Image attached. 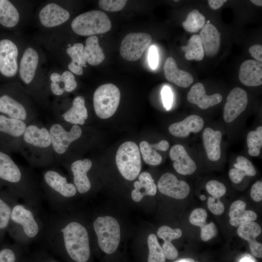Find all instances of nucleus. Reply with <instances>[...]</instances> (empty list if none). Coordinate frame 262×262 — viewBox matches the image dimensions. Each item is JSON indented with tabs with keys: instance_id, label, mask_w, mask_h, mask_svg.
<instances>
[{
	"instance_id": "1",
	"label": "nucleus",
	"mask_w": 262,
	"mask_h": 262,
	"mask_svg": "<svg viewBox=\"0 0 262 262\" xmlns=\"http://www.w3.org/2000/svg\"><path fill=\"white\" fill-rule=\"evenodd\" d=\"M44 222L42 236L46 246L54 254L68 262H89V235L83 224L65 211L55 212Z\"/></svg>"
},
{
	"instance_id": "2",
	"label": "nucleus",
	"mask_w": 262,
	"mask_h": 262,
	"mask_svg": "<svg viewBox=\"0 0 262 262\" xmlns=\"http://www.w3.org/2000/svg\"><path fill=\"white\" fill-rule=\"evenodd\" d=\"M0 179L11 185L15 195L35 209L40 205L42 195L33 176L20 167L6 153L0 151Z\"/></svg>"
},
{
	"instance_id": "3",
	"label": "nucleus",
	"mask_w": 262,
	"mask_h": 262,
	"mask_svg": "<svg viewBox=\"0 0 262 262\" xmlns=\"http://www.w3.org/2000/svg\"><path fill=\"white\" fill-rule=\"evenodd\" d=\"M35 209L25 203H16L12 209L9 223L11 233L17 244L22 246L42 236L44 222Z\"/></svg>"
},
{
	"instance_id": "4",
	"label": "nucleus",
	"mask_w": 262,
	"mask_h": 262,
	"mask_svg": "<svg viewBox=\"0 0 262 262\" xmlns=\"http://www.w3.org/2000/svg\"><path fill=\"white\" fill-rule=\"evenodd\" d=\"M43 187L46 198L55 212L66 210L68 200L76 196L77 190L58 171L50 169L43 174Z\"/></svg>"
},
{
	"instance_id": "5",
	"label": "nucleus",
	"mask_w": 262,
	"mask_h": 262,
	"mask_svg": "<svg viewBox=\"0 0 262 262\" xmlns=\"http://www.w3.org/2000/svg\"><path fill=\"white\" fill-rule=\"evenodd\" d=\"M71 27L78 35L84 36H94L109 31L111 22L103 12L99 10L88 11L77 16L72 20Z\"/></svg>"
},
{
	"instance_id": "6",
	"label": "nucleus",
	"mask_w": 262,
	"mask_h": 262,
	"mask_svg": "<svg viewBox=\"0 0 262 262\" xmlns=\"http://www.w3.org/2000/svg\"><path fill=\"white\" fill-rule=\"evenodd\" d=\"M93 226L100 248L108 254L114 253L118 246L120 238L118 221L112 216H99L94 221Z\"/></svg>"
},
{
	"instance_id": "7",
	"label": "nucleus",
	"mask_w": 262,
	"mask_h": 262,
	"mask_svg": "<svg viewBox=\"0 0 262 262\" xmlns=\"http://www.w3.org/2000/svg\"><path fill=\"white\" fill-rule=\"evenodd\" d=\"M118 169L128 180H134L141 169V160L138 147L133 142L127 141L118 147L115 156Z\"/></svg>"
},
{
	"instance_id": "8",
	"label": "nucleus",
	"mask_w": 262,
	"mask_h": 262,
	"mask_svg": "<svg viewBox=\"0 0 262 262\" xmlns=\"http://www.w3.org/2000/svg\"><path fill=\"white\" fill-rule=\"evenodd\" d=\"M120 98L118 88L112 83L99 86L93 96L94 108L96 115L100 118L106 119L116 112Z\"/></svg>"
},
{
	"instance_id": "9",
	"label": "nucleus",
	"mask_w": 262,
	"mask_h": 262,
	"mask_svg": "<svg viewBox=\"0 0 262 262\" xmlns=\"http://www.w3.org/2000/svg\"><path fill=\"white\" fill-rule=\"evenodd\" d=\"M21 142L33 154L43 153L52 149L49 130L45 127H39L33 123L27 125Z\"/></svg>"
},
{
	"instance_id": "10",
	"label": "nucleus",
	"mask_w": 262,
	"mask_h": 262,
	"mask_svg": "<svg viewBox=\"0 0 262 262\" xmlns=\"http://www.w3.org/2000/svg\"><path fill=\"white\" fill-rule=\"evenodd\" d=\"M151 40V36L147 33H130L123 38L121 43L120 55L126 60L136 61L141 57Z\"/></svg>"
},
{
	"instance_id": "11",
	"label": "nucleus",
	"mask_w": 262,
	"mask_h": 262,
	"mask_svg": "<svg viewBox=\"0 0 262 262\" xmlns=\"http://www.w3.org/2000/svg\"><path fill=\"white\" fill-rule=\"evenodd\" d=\"M52 147L59 155L66 153L70 145L82 135V130L78 125H73L69 131H66L59 123H54L50 127Z\"/></svg>"
},
{
	"instance_id": "12",
	"label": "nucleus",
	"mask_w": 262,
	"mask_h": 262,
	"mask_svg": "<svg viewBox=\"0 0 262 262\" xmlns=\"http://www.w3.org/2000/svg\"><path fill=\"white\" fill-rule=\"evenodd\" d=\"M18 49L12 40H0V73L8 78L14 77L18 70Z\"/></svg>"
},
{
	"instance_id": "13",
	"label": "nucleus",
	"mask_w": 262,
	"mask_h": 262,
	"mask_svg": "<svg viewBox=\"0 0 262 262\" xmlns=\"http://www.w3.org/2000/svg\"><path fill=\"white\" fill-rule=\"evenodd\" d=\"M159 191L173 198L182 199L189 194L190 189L187 182L179 180L171 173H165L160 178L157 184Z\"/></svg>"
},
{
	"instance_id": "14",
	"label": "nucleus",
	"mask_w": 262,
	"mask_h": 262,
	"mask_svg": "<svg viewBox=\"0 0 262 262\" xmlns=\"http://www.w3.org/2000/svg\"><path fill=\"white\" fill-rule=\"evenodd\" d=\"M248 97L246 92L240 87L234 88L229 94L225 103L223 117L225 122L234 120L247 106Z\"/></svg>"
},
{
	"instance_id": "15",
	"label": "nucleus",
	"mask_w": 262,
	"mask_h": 262,
	"mask_svg": "<svg viewBox=\"0 0 262 262\" xmlns=\"http://www.w3.org/2000/svg\"><path fill=\"white\" fill-rule=\"evenodd\" d=\"M38 17L43 26L51 28L60 26L67 21L70 18V14L61 5L50 2L40 10Z\"/></svg>"
},
{
	"instance_id": "16",
	"label": "nucleus",
	"mask_w": 262,
	"mask_h": 262,
	"mask_svg": "<svg viewBox=\"0 0 262 262\" xmlns=\"http://www.w3.org/2000/svg\"><path fill=\"white\" fill-rule=\"evenodd\" d=\"M92 166V161L88 158L75 161L70 165L73 184L80 194H85L91 188V183L87 174Z\"/></svg>"
},
{
	"instance_id": "17",
	"label": "nucleus",
	"mask_w": 262,
	"mask_h": 262,
	"mask_svg": "<svg viewBox=\"0 0 262 262\" xmlns=\"http://www.w3.org/2000/svg\"><path fill=\"white\" fill-rule=\"evenodd\" d=\"M39 61V56L36 49L32 47L26 49L18 66L19 76L25 84H30L33 81Z\"/></svg>"
},
{
	"instance_id": "18",
	"label": "nucleus",
	"mask_w": 262,
	"mask_h": 262,
	"mask_svg": "<svg viewBox=\"0 0 262 262\" xmlns=\"http://www.w3.org/2000/svg\"><path fill=\"white\" fill-rule=\"evenodd\" d=\"M0 113L10 118L28 123L32 119L26 106L20 101L8 95L0 97Z\"/></svg>"
},
{
	"instance_id": "19",
	"label": "nucleus",
	"mask_w": 262,
	"mask_h": 262,
	"mask_svg": "<svg viewBox=\"0 0 262 262\" xmlns=\"http://www.w3.org/2000/svg\"><path fill=\"white\" fill-rule=\"evenodd\" d=\"M169 155L174 161L173 167L180 174L187 175L193 174L196 169V165L181 145H174L170 149Z\"/></svg>"
},
{
	"instance_id": "20",
	"label": "nucleus",
	"mask_w": 262,
	"mask_h": 262,
	"mask_svg": "<svg viewBox=\"0 0 262 262\" xmlns=\"http://www.w3.org/2000/svg\"><path fill=\"white\" fill-rule=\"evenodd\" d=\"M187 98L190 103L196 105L202 110H206L219 103L222 100V96L218 93L207 95L204 85L197 82L191 88Z\"/></svg>"
},
{
	"instance_id": "21",
	"label": "nucleus",
	"mask_w": 262,
	"mask_h": 262,
	"mask_svg": "<svg viewBox=\"0 0 262 262\" xmlns=\"http://www.w3.org/2000/svg\"><path fill=\"white\" fill-rule=\"evenodd\" d=\"M239 78L247 86H258L262 84V64L254 60H247L241 65Z\"/></svg>"
},
{
	"instance_id": "22",
	"label": "nucleus",
	"mask_w": 262,
	"mask_h": 262,
	"mask_svg": "<svg viewBox=\"0 0 262 262\" xmlns=\"http://www.w3.org/2000/svg\"><path fill=\"white\" fill-rule=\"evenodd\" d=\"M203 119L196 115L188 116L183 120L170 125L168 130L169 132L177 137H186L191 132L197 133L204 126Z\"/></svg>"
},
{
	"instance_id": "23",
	"label": "nucleus",
	"mask_w": 262,
	"mask_h": 262,
	"mask_svg": "<svg viewBox=\"0 0 262 262\" xmlns=\"http://www.w3.org/2000/svg\"><path fill=\"white\" fill-rule=\"evenodd\" d=\"M199 36L204 54L208 57L216 55L220 49L221 33L212 24L206 23L201 29Z\"/></svg>"
},
{
	"instance_id": "24",
	"label": "nucleus",
	"mask_w": 262,
	"mask_h": 262,
	"mask_svg": "<svg viewBox=\"0 0 262 262\" xmlns=\"http://www.w3.org/2000/svg\"><path fill=\"white\" fill-rule=\"evenodd\" d=\"M164 69L165 78L180 87H188L194 81L192 75L188 72L180 69L175 60L171 57L166 60Z\"/></svg>"
},
{
	"instance_id": "25",
	"label": "nucleus",
	"mask_w": 262,
	"mask_h": 262,
	"mask_svg": "<svg viewBox=\"0 0 262 262\" xmlns=\"http://www.w3.org/2000/svg\"><path fill=\"white\" fill-rule=\"evenodd\" d=\"M50 90L55 96H60L64 92H71L74 90L77 83L72 73L69 71H65L60 74L53 72L50 76Z\"/></svg>"
},
{
	"instance_id": "26",
	"label": "nucleus",
	"mask_w": 262,
	"mask_h": 262,
	"mask_svg": "<svg viewBox=\"0 0 262 262\" xmlns=\"http://www.w3.org/2000/svg\"><path fill=\"white\" fill-rule=\"evenodd\" d=\"M157 236L164 241L162 248L165 259L170 260L176 259L179 253L177 249L172 244L173 240L180 238L182 234V230L179 228L173 229L167 226L160 227L157 232Z\"/></svg>"
},
{
	"instance_id": "27",
	"label": "nucleus",
	"mask_w": 262,
	"mask_h": 262,
	"mask_svg": "<svg viewBox=\"0 0 262 262\" xmlns=\"http://www.w3.org/2000/svg\"><path fill=\"white\" fill-rule=\"evenodd\" d=\"M222 132L206 128L203 131L202 139L208 159L212 161H218L221 157Z\"/></svg>"
},
{
	"instance_id": "28",
	"label": "nucleus",
	"mask_w": 262,
	"mask_h": 262,
	"mask_svg": "<svg viewBox=\"0 0 262 262\" xmlns=\"http://www.w3.org/2000/svg\"><path fill=\"white\" fill-rule=\"evenodd\" d=\"M246 202L240 200H236L231 204L229 213L230 217L229 222L231 226L236 227L256 220V213L251 210H246Z\"/></svg>"
},
{
	"instance_id": "29",
	"label": "nucleus",
	"mask_w": 262,
	"mask_h": 262,
	"mask_svg": "<svg viewBox=\"0 0 262 262\" xmlns=\"http://www.w3.org/2000/svg\"><path fill=\"white\" fill-rule=\"evenodd\" d=\"M134 189L131 193V198L135 202H139L145 196H155L157 186L151 175L147 172H143L139 176V181L134 182Z\"/></svg>"
},
{
	"instance_id": "30",
	"label": "nucleus",
	"mask_w": 262,
	"mask_h": 262,
	"mask_svg": "<svg viewBox=\"0 0 262 262\" xmlns=\"http://www.w3.org/2000/svg\"><path fill=\"white\" fill-rule=\"evenodd\" d=\"M62 116L67 123L73 125H83L88 117L84 98L81 96L76 97L73 100L71 107Z\"/></svg>"
},
{
	"instance_id": "31",
	"label": "nucleus",
	"mask_w": 262,
	"mask_h": 262,
	"mask_svg": "<svg viewBox=\"0 0 262 262\" xmlns=\"http://www.w3.org/2000/svg\"><path fill=\"white\" fill-rule=\"evenodd\" d=\"M169 147L168 142L165 140L154 144H150L147 141H143L139 145L143 160L145 163L151 165H157L162 161V157L157 150L165 151L168 149Z\"/></svg>"
},
{
	"instance_id": "32",
	"label": "nucleus",
	"mask_w": 262,
	"mask_h": 262,
	"mask_svg": "<svg viewBox=\"0 0 262 262\" xmlns=\"http://www.w3.org/2000/svg\"><path fill=\"white\" fill-rule=\"evenodd\" d=\"M28 124L25 122L0 115V133L22 141Z\"/></svg>"
},
{
	"instance_id": "33",
	"label": "nucleus",
	"mask_w": 262,
	"mask_h": 262,
	"mask_svg": "<svg viewBox=\"0 0 262 262\" xmlns=\"http://www.w3.org/2000/svg\"><path fill=\"white\" fill-rule=\"evenodd\" d=\"M84 46L77 43L66 49V53L71 61L68 65V68L71 73L81 76L83 73V67H86V59L83 53Z\"/></svg>"
},
{
	"instance_id": "34",
	"label": "nucleus",
	"mask_w": 262,
	"mask_h": 262,
	"mask_svg": "<svg viewBox=\"0 0 262 262\" xmlns=\"http://www.w3.org/2000/svg\"><path fill=\"white\" fill-rule=\"evenodd\" d=\"M256 171L251 162L246 158L240 156L236 159L234 168L230 169L229 176L231 181L235 184L240 183L246 176H254Z\"/></svg>"
},
{
	"instance_id": "35",
	"label": "nucleus",
	"mask_w": 262,
	"mask_h": 262,
	"mask_svg": "<svg viewBox=\"0 0 262 262\" xmlns=\"http://www.w3.org/2000/svg\"><path fill=\"white\" fill-rule=\"evenodd\" d=\"M83 53L87 62L91 66L98 65L105 59L103 49L99 45L98 38L95 35L86 39Z\"/></svg>"
},
{
	"instance_id": "36",
	"label": "nucleus",
	"mask_w": 262,
	"mask_h": 262,
	"mask_svg": "<svg viewBox=\"0 0 262 262\" xmlns=\"http://www.w3.org/2000/svg\"><path fill=\"white\" fill-rule=\"evenodd\" d=\"M20 19L19 12L9 0H0V24L6 28L16 26Z\"/></svg>"
},
{
	"instance_id": "37",
	"label": "nucleus",
	"mask_w": 262,
	"mask_h": 262,
	"mask_svg": "<svg viewBox=\"0 0 262 262\" xmlns=\"http://www.w3.org/2000/svg\"><path fill=\"white\" fill-rule=\"evenodd\" d=\"M185 52V57L187 60H202L204 56V51L200 36L198 34L192 35L186 46L181 47Z\"/></svg>"
},
{
	"instance_id": "38",
	"label": "nucleus",
	"mask_w": 262,
	"mask_h": 262,
	"mask_svg": "<svg viewBox=\"0 0 262 262\" xmlns=\"http://www.w3.org/2000/svg\"><path fill=\"white\" fill-rule=\"evenodd\" d=\"M205 22V16L197 10L194 9L188 14L182 25L187 32L196 33L203 27Z\"/></svg>"
},
{
	"instance_id": "39",
	"label": "nucleus",
	"mask_w": 262,
	"mask_h": 262,
	"mask_svg": "<svg viewBox=\"0 0 262 262\" xmlns=\"http://www.w3.org/2000/svg\"><path fill=\"white\" fill-rule=\"evenodd\" d=\"M248 153L251 156H258L262 147V126H260L255 131H250L247 135Z\"/></svg>"
},
{
	"instance_id": "40",
	"label": "nucleus",
	"mask_w": 262,
	"mask_h": 262,
	"mask_svg": "<svg viewBox=\"0 0 262 262\" xmlns=\"http://www.w3.org/2000/svg\"><path fill=\"white\" fill-rule=\"evenodd\" d=\"M262 229L256 222H250L240 225L237 229L239 236L248 243L256 241V238L261 234Z\"/></svg>"
},
{
	"instance_id": "41",
	"label": "nucleus",
	"mask_w": 262,
	"mask_h": 262,
	"mask_svg": "<svg viewBox=\"0 0 262 262\" xmlns=\"http://www.w3.org/2000/svg\"><path fill=\"white\" fill-rule=\"evenodd\" d=\"M149 255L147 262H165V257L159 244L157 237L154 233L147 237Z\"/></svg>"
},
{
	"instance_id": "42",
	"label": "nucleus",
	"mask_w": 262,
	"mask_h": 262,
	"mask_svg": "<svg viewBox=\"0 0 262 262\" xmlns=\"http://www.w3.org/2000/svg\"><path fill=\"white\" fill-rule=\"evenodd\" d=\"M16 203V197L7 201L0 197V230H4L9 226L12 209Z\"/></svg>"
},
{
	"instance_id": "43",
	"label": "nucleus",
	"mask_w": 262,
	"mask_h": 262,
	"mask_svg": "<svg viewBox=\"0 0 262 262\" xmlns=\"http://www.w3.org/2000/svg\"><path fill=\"white\" fill-rule=\"evenodd\" d=\"M22 246L18 244L0 250V262H22Z\"/></svg>"
},
{
	"instance_id": "44",
	"label": "nucleus",
	"mask_w": 262,
	"mask_h": 262,
	"mask_svg": "<svg viewBox=\"0 0 262 262\" xmlns=\"http://www.w3.org/2000/svg\"><path fill=\"white\" fill-rule=\"evenodd\" d=\"M206 189L213 197L216 198H220L226 192L225 185L216 180L209 181L206 184Z\"/></svg>"
},
{
	"instance_id": "45",
	"label": "nucleus",
	"mask_w": 262,
	"mask_h": 262,
	"mask_svg": "<svg viewBox=\"0 0 262 262\" xmlns=\"http://www.w3.org/2000/svg\"><path fill=\"white\" fill-rule=\"evenodd\" d=\"M127 2L126 0H100L98 1V5L105 11L116 12L122 10Z\"/></svg>"
},
{
	"instance_id": "46",
	"label": "nucleus",
	"mask_w": 262,
	"mask_h": 262,
	"mask_svg": "<svg viewBox=\"0 0 262 262\" xmlns=\"http://www.w3.org/2000/svg\"><path fill=\"white\" fill-rule=\"evenodd\" d=\"M207 213L202 208H197L194 210L189 216V222L193 225L200 228L203 226L206 223Z\"/></svg>"
},
{
	"instance_id": "47",
	"label": "nucleus",
	"mask_w": 262,
	"mask_h": 262,
	"mask_svg": "<svg viewBox=\"0 0 262 262\" xmlns=\"http://www.w3.org/2000/svg\"><path fill=\"white\" fill-rule=\"evenodd\" d=\"M200 229L201 239L204 242L208 241L213 238L216 235L217 232L216 227L213 222L209 224L206 223L200 228Z\"/></svg>"
},
{
	"instance_id": "48",
	"label": "nucleus",
	"mask_w": 262,
	"mask_h": 262,
	"mask_svg": "<svg viewBox=\"0 0 262 262\" xmlns=\"http://www.w3.org/2000/svg\"><path fill=\"white\" fill-rule=\"evenodd\" d=\"M207 206L209 210L213 214L217 215L221 214L224 211V205L220 200V198L209 196L208 199Z\"/></svg>"
},
{
	"instance_id": "49",
	"label": "nucleus",
	"mask_w": 262,
	"mask_h": 262,
	"mask_svg": "<svg viewBox=\"0 0 262 262\" xmlns=\"http://www.w3.org/2000/svg\"><path fill=\"white\" fill-rule=\"evenodd\" d=\"M163 103L164 108L169 110L173 103V93L170 88L167 86H164L161 91Z\"/></svg>"
},
{
	"instance_id": "50",
	"label": "nucleus",
	"mask_w": 262,
	"mask_h": 262,
	"mask_svg": "<svg viewBox=\"0 0 262 262\" xmlns=\"http://www.w3.org/2000/svg\"><path fill=\"white\" fill-rule=\"evenodd\" d=\"M148 62L150 67L152 69L157 68L159 63V55L156 47L152 45L149 49L148 54Z\"/></svg>"
},
{
	"instance_id": "51",
	"label": "nucleus",
	"mask_w": 262,
	"mask_h": 262,
	"mask_svg": "<svg viewBox=\"0 0 262 262\" xmlns=\"http://www.w3.org/2000/svg\"><path fill=\"white\" fill-rule=\"evenodd\" d=\"M250 196L252 199L256 202L262 200V182L257 181L252 186L250 190Z\"/></svg>"
},
{
	"instance_id": "52",
	"label": "nucleus",
	"mask_w": 262,
	"mask_h": 262,
	"mask_svg": "<svg viewBox=\"0 0 262 262\" xmlns=\"http://www.w3.org/2000/svg\"><path fill=\"white\" fill-rule=\"evenodd\" d=\"M251 253L258 258H262V245L257 240L248 243Z\"/></svg>"
},
{
	"instance_id": "53",
	"label": "nucleus",
	"mask_w": 262,
	"mask_h": 262,
	"mask_svg": "<svg viewBox=\"0 0 262 262\" xmlns=\"http://www.w3.org/2000/svg\"><path fill=\"white\" fill-rule=\"evenodd\" d=\"M248 50L252 57L260 62H262V46L261 45H254L249 48Z\"/></svg>"
},
{
	"instance_id": "54",
	"label": "nucleus",
	"mask_w": 262,
	"mask_h": 262,
	"mask_svg": "<svg viewBox=\"0 0 262 262\" xmlns=\"http://www.w3.org/2000/svg\"><path fill=\"white\" fill-rule=\"evenodd\" d=\"M36 256L40 262H61L43 251L39 252Z\"/></svg>"
},
{
	"instance_id": "55",
	"label": "nucleus",
	"mask_w": 262,
	"mask_h": 262,
	"mask_svg": "<svg viewBox=\"0 0 262 262\" xmlns=\"http://www.w3.org/2000/svg\"><path fill=\"white\" fill-rule=\"evenodd\" d=\"M208 3L210 7L213 10L220 8L223 4L227 1L226 0H209Z\"/></svg>"
},
{
	"instance_id": "56",
	"label": "nucleus",
	"mask_w": 262,
	"mask_h": 262,
	"mask_svg": "<svg viewBox=\"0 0 262 262\" xmlns=\"http://www.w3.org/2000/svg\"><path fill=\"white\" fill-rule=\"evenodd\" d=\"M22 262H40L36 255L32 258L24 259L22 261Z\"/></svg>"
},
{
	"instance_id": "57",
	"label": "nucleus",
	"mask_w": 262,
	"mask_h": 262,
	"mask_svg": "<svg viewBox=\"0 0 262 262\" xmlns=\"http://www.w3.org/2000/svg\"><path fill=\"white\" fill-rule=\"evenodd\" d=\"M240 262H255V261L249 257L246 256L242 258Z\"/></svg>"
},
{
	"instance_id": "58",
	"label": "nucleus",
	"mask_w": 262,
	"mask_h": 262,
	"mask_svg": "<svg viewBox=\"0 0 262 262\" xmlns=\"http://www.w3.org/2000/svg\"><path fill=\"white\" fill-rule=\"evenodd\" d=\"M251 1L255 5L258 6H262V0H251Z\"/></svg>"
},
{
	"instance_id": "59",
	"label": "nucleus",
	"mask_w": 262,
	"mask_h": 262,
	"mask_svg": "<svg viewBox=\"0 0 262 262\" xmlns=\"http://www.w3.org/2000/svg\"><path fill=\"white\" fill-rule=\"evenodd\" d=\"M178 262H198L195 261L193 259L191 258H185L180 260Z\"/></svg>"
},
{
	"instance_id": "60",
	"label": "nucleus",
	"mask_w": 262,
	"mask_h": 262,
	"mask_svg": "<svg viewBox=\"0 0 262 262\" xmlns=\"http://www.w3.org/2000/svg\"><path fill=\"white\" fill-rule=\"evenodd\" d=\"M200 199L202 201H204L206 199V197L205 195H202L200 196Z\"/></svg>"
},
{
	"instance_id": "61",
	"label": "nucleus",
	"mask_w": 262,
	"mask_h": 262,
	"mask_svg": "<svg viewBox=\"0 0 262 262\" xmlns=\"http://www.w3.org/2000/svg\"><path fill=\"white\" fill-rule=\"evenodd\" d=\"M207 23H210V21L208 20Z\"/></svg>"
},
{
	"instance_id": "62",
	"label": "nucleus",
	"mask_w": 262,
	"mask_h": 262,
	"mask_svg": "<svg viewBox=\"0 0 262 262\" xmlns=\"http://www.w3.org/2000/svg\"><path fill=\"white\" fill-rule=\"evenodd\" d=\"M179 0H175V1H178Z\"/></svg>"
}]
</instances>
